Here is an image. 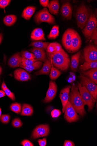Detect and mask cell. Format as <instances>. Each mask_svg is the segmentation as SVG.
Here are the masks:
<instances>
[{
    "label": "cell",
    "mask_w": 97,
    "mask_h": 146,
    "mask_svg": "<svg viewBox=\"0 0 97 146\" xmlns=\"http://www.w3.org/2000/svg\"><path fill=\"white\" fill-rule=\"evenodd\" d=\"M48 55L55 67L63 71L68 69L70 65V59L63 49L59 51L49 53Z\"/></svg>",
    "instance_id": "6da1fadb"
},
{
    "label": "cell",
    "mask_w": 97,
    "mask_h": 146,
    "mask_svg": "<svg viewBox=\"0 0 97 146\" xmlns=\"http://www.w3.org/2000/svg\"><path fill=\"white\" fill-rule=\"evenodd\" d=\"M77 113L81 116L86 114L84 101L78 91V88L74 84L71 87L69 100Z\"/></svg>",
    "instance_id": "7a4b0ae2"
},
{
    "label": "cell",
    "mask_w": 97,
    "mask_h": 146,
    "mask_svg": "<svg viewBox=\"0 0 97 146\" xmlns=\"http://www.w3.org/2000/svg\"><path fill=\"white\" fill-rule=\"evenodd\" d=\"M90 11L84 4L81 5L78 8L76 17L78 27L82 29L86 25L90 16Z\"/></svg>",
    "instance_id": "3957f363"
},
{
    "label": "cell",
    "mask_w": 97,
    "mask_h": 146,
    "mask_svg": "<svg viewBox=\"0 0 97 146\" xmlns=\"http://www.w3.org/2000/svg\"><path fill=\"white\" fill-rule=\"evenodd\" d=\"M77 87L85 105H86L88 106V111L91 110L94 107L96 101L84 86H81L80 83H78Z\"/></svg>",
    "instance_id": "277c9868"
},
{
    "label": "cell",
    "mask_w": 97,
    "mask_h": 146,
    "mask_svg": "<svg viewBox=\"0 0 97 146\" xmlns=\"http://www.w3.org/2000/svg\"><path fill=\"white\" fill-rule=\"evenodd\" d=\"M80 84L84 86L90 93L96 101L97 98V86L91 79L82 74L80 76Z\"/></svg>",
    "instance_id": "5b68a950"
},
{
    "label": "cell",
    "mask_w": 97,
    "mask_h": 146,
    "mask_svg": "<svg viewBox=\"0 0 97 146\" xmlns=\"http://www.w3.org/2000/svg\"><path fill=\"white\" fill-rule=\"evenodd\" d=\"M34 20L38 24L42 22L53 24L55 22L54 17L50 14L47 8H44L38 12L35 16Z\"/></svg>",
    "instance_id": "8992f818"
},
{
    "label": "cell",
    "mask_w": 97,
    "mask_h": 146,
    "mask_svg": "<svg viewBox=\"0 0 97 146\" xmlns=\"http://www.w3.org/2000/svg\"><path fill=\"white\" fill-rule=\"evenodd\" d=\"M97 21L94 15L90 16L85 27L83 29L82 32L84 36L89 40L90 36L94 30L96 28Z\"/></svg>",
    "instance_id": "52a82bcc"
},
{
    "label": "cell",
    "mask_w": 97,
    "mask_h": 146,
    "mask_svg": "<svg viewBox=\"0 0 97 146\" xmlns=\"http://www.w3.org/2000/svg\"><path fill=\"white\" fill-rule=\"evenodd\" d=\"M64 113V118L69 123L76 122L79 120V115L69 101L65 106Z\"/></svg>",
    "instance_id": "ba28073f"
},
{
    "label": "cell",
    "mask_w": 97,
    "mask_h": 146,
    "mask_svg": "<svg viewBox=\"0 0 97 146\" xmlns=\"http://www.w3.org/2000/svg\"><path fill=\"white\" fill-rule=\"evenodd\" d=\"M84 54L86 61H97V48L94 45L87 46L84 49Z\"/></svg>",
    "instance_id": "9c48e42d"
},
{
    "label": "cell",
    "mask_w": 97,
    "mask_h": 146,
    "mask_svg": "<svg viewBox=\"0 0 97 146\" xmlns=\"http://www.w3.org/2000/svg\"><path fill=\"white\" fill-rule=\"evenodd\" d=\"M49 127L48 125H40L38 126L34 130L32 135L34 139L40 137H46L49 132Z\"/></svg>",
    "instance_id": "30bf717a"
},
{
    "label": "cell",
    "mask_w": 97,
    "mask_h": 146,
    "mask_svg": "<svg viewBox=\"0 0 97 146\" xmlns=\"http://www.w3.org/2000/svg\"><path fill=\"white\" fill-rule=\"evenodd\" d=\"M73 30L71 29H67L62 37V44L65 49L69 50L71 46Z\"/></svg>",
    "instance_id": "8fae6325"
},
{
    "label": "cell",
    "mask_w": 97,
    "mask_h": 146,
    "mask_svg": "<svg viewBox=\"0 0 97 146\" xmlns=\"http://www.w3.org/2000/svg\"><path fill=\"white\" fill-rule=\"evenodd\" d=\"M57 90V87L55 82L50 81L49 88L47 92L44 102L46 103L51 101L56 96Z\"/></svg>",
    "instance_id": "7c38bea8"
},
{
    "label": "cell",
    "mask_w": 97,
    "mask_h": 146,
    "mask_svg": "<svg viewBox=\"0 0 97 146\" xmlns=\"http://www.w3.org/2000/svg\"><path fill=\"white\" fill-rule=\"evenodd\" d=\"M81 44L82 41L80 36L74 30L71 46L69 51L72 52L77 51L80 48Z\"/></svg>",
    "instance_id": "4fadbf2b"
},
{
    "label": "cell",
    "mask_w": 97,
    "mask_h": 146,
    "mask_svg": "<svg viewBox=\"0 0 97 146\" xmlns=\"http://www.w3.org/2000/svg\"><path fill=\"white\" fill-rule=\"evenodd\" d=\"M71 87V86H69L63 89L60 93L59 97L62 103L63 106L62 112L63 113H64L65 106L69 100Z\"/></svg>",
    "instance_id": "5bb4252c"
},
{
    "label": "cell",
    "mask_w": 97,
    "mask_h": 146,
    "mask_svg": "<svg viewBox=\"0 0 97 146\" xmlns=\"http://www.w3.org/2000/svg\"><path fill=\"white\" fill-rule=\"evenodd\" d=\"M14 76L17 80L21 81H26L31 80V78L26 71L23 69H18L14 72Z\"/></svg>",
    "instance_id": "9a60e30c"
},
{
    "label": "cell",
    "mask_w": 97,
    "mask_h": 146,
    "mask_svg": "<svg viewBox=\"0 0 97 146\" xmlns=\"http://www.w3.org/2000/svg\"><path fill=\"white\" fill-rule=\"evenodd\" d=\"M30 50L34 54L35 59L38 61L44 62L46 59V52L44 49L34 47Z\"/></svg>",
    "instance_id": "2e32d148"
},
{
    "label": "cell",
    "mask_w": 97,
    "mask_h": 146,
    "mask_svg": "<svg viewBox=\"0 0 97 146\" xmlns=\"http://www.w3.org/2000/svg\"><path fill=\"white\" fill-rule=\"evenodd\" d=\"M22 57L19 52L16 53L9 59L8 64L11 68L20 67L22 62Z\"/></svg>",
    "instance_id": "e0dca14e"
},
{
    "label": "cell",
    "mask_w": 97,
    "mask_h": 146,
    "mask_svg": "<svg viewBox=\"0 0 97 146\" xmlns=\"http://www.w3.org/2000/svg\"><path fill=\"white\" fill-rule=\"evenodd\" d=\"M61 12L63 17L67 20L71 19L73 12V8L69 2L64 3L62 6Z\"/></svg>",
    "instance_id": "ac0fdd59"
},
{
    "label": "cell",
    "mask_w": 97,
    "mask_h": 146,
    "mask_svg": "<svg viewBox=\"0 0 97 146\" xmlns=\"http://www.w3.org/2000/svg\"><path fill=\"white\" fill-rule=\"evenodd\" d=\"M31 38L33 41L46 40L44 31L40 28L35 29L31 34Z\"/></svg>",
    "instance_id": "d6986e66"
},
{
    "label": "cell",
    "mask_w": 97,
    "mask_h": 146,
    "mask_svg": "<svg viewBox=\"0 0 97 146\" xmlns=\"http://www.w3.org/2000/svg\"><path fill=\"white\" fill-rule=\"evenodd\" d=\"M43 67L39 71L36 72L37 75L42 74H48L50 72L51 67V64L50 61L46 59L44 62Z\"/></svg>",
    "instance_id": "ffe728a7"
},
{
    "label": "cell",
    "mask_w": 97,
    "mask_h": 146,
    "mask_svg": "<svg viewBox=\"0 0 97 146\" xmlns=\"http://www.w3.org/2000/svg\"><path fill=\"white\" fill-rule=\"evenodd\" d=\"M81 73L87 76L96 84H97V68L91 69L86 71H81Z\"/></svg>",
    "instance_id": "44dd1931"
},
{
    "label": "cell",
    "mask_w": 97,
    "mask_h": 146,
    "mask_svg": "<svg viewBox=\"0 0 97 146\" xmlns=\"http://www.w3.org/2000/svg\"><path fill=\"white\" fill-rule=\"evenodd\" d=\"M81 54V51H80L71 57V68L74 72H76L78 70Z\"/></svg>",
    "instance_id": "7402d4cb"
},
{
    "label": "cell",
    "mask_w": 97,
    "mask_h": 146,
    "mask_svg": "<svg viewBox=\"0 0 97 146\" xmlns=\"http://www.w3.org/2000/svg\"><path fill=\"white\" fill-rule=\"evenodd\" d=\"M36 9V7L34 6L28 7L23 11L22 17L26 20H30L34 14Z\"/></svg>",
    "instance_id": "603a6c76"
},
{
    "label": "cell",
    "mask_w": 97,
    "mask_h": 146,
    "mask_svg": "<svg viewBox=\"0 0 97 146\" xmlns=\"http://www.w3.org/2000/svg\"><path fill=\"white\" fill-rule=\"evenodd\" d=\"M59 1L57 0H53L49 3L48 7L50 12L52 15H57L59 9Z\"/></svg>",
    "instance_id": "cb8c5ba5"
},
{
    "label": "cell",
    "mask_w": 97,
    "mask_h": 146,
    "mask_svg": "<svg viewBox=\"0 0 97 146\" xmlns=\"http://www.w3.org/2000/svg\"><path fill=\"white\" fill-rule=\"evenodd\" d=\"M97 68V61L92 62L86 61L84 64L79 66V69L83 71Z\"/></svg>",
    "instance_id": "d4e9b609"
},
{
    "label": "cell",
    "mask_w": 97,
    "mask_h": 146,
    "mask_svg": "<svg viewBox=\"0 0 97 146\" xmlns=\"http://www.w3.org/2000/svg\"><path fill=\"white\" fill-rule=\"evenodd\" d=\"M43 64L42 62L40 61H38L35 62L32 64L26 66H20V67L23 68L26 71L30 72L32 71L39 69Z\"/></svg>",
    "instance_id": "484cf974"
},
{
    "label": "cell",
    "mask_w": 97,
    "mask_h": 146,
    "mask_svg": "<svg viewBox=\"0 0 97 146\" xmlns=\"http://www.w3.org/2000/svg\"><path fill=\"white\" fill-rule=\"evenodd\" d=\"M33 113V109L32 106L27 104H24L23 105L21 115H31Z\"/></svg>",
    "instance_id": "4316f807"
},
{
    "label": "cell",
    "mask_w": 97,
    "mask_h": 146,
    "mask_svg": "<svg viewBox=\"0 0 97 146\" xmlns=\"http://www.w3.org/2000/svg\"><path fill=\"white\" fill-rule=\"evenodd\" d=\"M62 49L61 46L59 43L54 42L50 43L47 50L49 53H52L60 51Z\"/></svg>",
    "instance_id": "83f0119b"
},
{
    "label": "cell",
    "mask_w": 97,
    "mask_h": 146,
    "mask_svg": "<svg viewBox=\"0 0 97 146\" xmlns=\"http://www.w3.org/2000/svg\"><path fill=\"white\" fill-rule=\"evenodd\" d=\"M50 61L51 64V67L50 71L49 77L53 80H55L62 74V73L58 69L55 68L53 66L51 60Z\"/></svg>",
    "instance_id": "f1b7e54d"
},
{
    "label": "cell",
    "mask_w": 97,
    "mask_h": 146,
    "mask_svg": "<svg viewBox=\"0 0 97 146\" xmlns=\"http://www.w3.org/2000/svg\"><path fill=\"white\" fill-rule=\"evenodd\" d=\"M17 17L14 15L6 16L4 19L3 21L5 25L10 26L14 24L17 21Z\"/></svg>",
    "instance_id": "f546056e"
},
{
    "label": "cell",
    "mask_w": 97,
    "mask_h": 146,
    "mask_svg": "<svg viewBox=\"0 0 97 146\" xmlns=\"http://www.w3.org/2000/svg\"><path fill=\"white\" fill-rule=\"evenodd\" d=\"M50 43L49 42L36 41L32 42L29 46H32L34 47L43 48L46 50Z\"/></svg>",
    "instance_id": "4dcf8cb0"
},
{
    "label": "cell",
    "mask_w": 97,
    "mask_h": 146,
    "mask_svg": "<svg viewBox=\"0 0 97 146\" xmlns=\"http://www.w3.org/2000/svg\"><path fill=\"white\" fill-rule=\"evenodd\" d=\"M59 27L58 25H55L53 26L50 33L48 37L50 39H54L57 38L59 35Z\"/></svg>",
    "instance_id": "1f68e13d"
},
{
    "label": "cell",
    "mask_w": 97,
    "mask_h": 146,
    "mask_svg": "<svg viewBox=\"0 0 97 146\" xmlns=\"http://www.w3.org/2000/svg\"><path fill=\"white\" fill-rule=\"evenodd\" d=\"M10 109L12 111L17 113L19 114L21 112L22 106L18 103H12L10 106Z\"/></svg>",
    "instance_id": "d6a6232c"
},
{
    "label": "cell",
    "mask_w": 97,
    "mask_h": 146,
    "mask_svg": "<svg viewBox=\"0 0 97 146\" xmlns=\"http://www.w3.org/2000/svg\"><path fill=\"white\" fill-rule=\"evenodd\" d=\"M21 56L22 58L26 59H35L33 53L27 51H23L21 53Z\"/></svg>",
    "instance_id": "836d02e7"
},
{
    "label": "cell",
    "mask_w": 97,
    "mask_h": 146,
    "mask_svg": "<svg viewBox=\"0 0 97 146\" xmlns=\"http://www.w3.org/2000/svg\"><path fill=\"white\" fill-rule=\"evenodd\" d=\"M38 61L36 59H28L22 58L21 65L23 66H28Z\"/></svg>",
    "instance_id": "e575fe53"
},
{
    "label": "cell",
    "mask_w": 97,
    "mask_h": 146,
    "mask_svg": "<svg viewBox=\"0 0 97 146\" xmlns=\"http://www.w3.org/2000/svg\"><path fill=\"white\" fill-rule=\"evenodd\" d=\"M12 125L14 127L19 128L21 127L22 123L19 118H16L13 120L12 122Z\"/></svg>",
    "instance_id": "d590c367"
},
{
    "label": "cell",
    "mask_w": 97,
    "mask_h": 146,
    "mask_svg": "<svg viewBox=\"0 0 97 146\" xmlns=\"http://www.w3.org/2000/svg\"><path fill=\"white\" fill-rule=\"evenodd\" d=\"M10 118V117L9 115L3 114L0 117V120L3 124H6L9 122Z\"/></svg>",
    "instance_id": "8d00e7d4"
},
{
    "label": "cell",
    "mask_w": 97,
    "mask_h": 146,
    "mask_svg": "<svg viewBox=\"0 0 97 146\" xmlns=\"http://www.w3.org/2000/svg\"><path fill=\"white\" fill-rule=\"evenodd\" d=\"M6 94L11 100L13 101H15V94L11 92L10 90L7 88L4 91Z\"/></svg>",
    "instance_id": "74e56055"
},
{
    "label": "cell",
    "mask_w": 97,
    "mask_h": 146,
    "mask_svg": "<svg viewBox=\"0 0 97 146\" xmlns=\"http://www.w3.org/2000/svg\"><path fill=\"white\" fill-rule=\"evenodd\" d=\"M9 0H0V8L5 9L11 2Z\"/></svg>",
    "instance_id": "f35d334b"
},
{
    "label": "cell",
    "mask_w": 97,
    "mask_h": 146,
    "mask_svg": "<svg viewBox=\"0 0 97 146\" xmlns=\"http://www.w3.org/2000/svg\"><path fill=\"white\" fill-rule=\"evenodd\" d=\"M61 114V112L59 110L55 109L52 111L51 112V116L53 118L58 117Z\"/></svg>",
    "instance_id": "ab89813d"
},
{
    "label": "cell",
    "mask_w": 97,
    "mask_h": 146,
    "mask_svg": "<svg viewBox=\"0 0 97 146\" xmlns=\"http://www.w3.org/2000/svg\"><path fill=\"white\" fill-rule=\"evenodd\" d=\"M90 38L94 42V44L97 45V28L94 30L90 36Z\"/></svg>",
    "instance_id": "60d3db41"
},
{
    "label": "cell",
    "mask_w": 97,
    "mask_h": 146,
    "mask_svg": "<svg viewBox=\"0 0 97 146\" xmlns=\"http://www.w3.org/2000/svg\"><path fill=\"white\" fill-rule=\"evenodd\" d=\"M23 146H34V144L29 140L25 139L21 143Z\"/></svg>",
    "instance_id": "b9f144b4"
},
{
    "label": "cell",
    "mask_w": 97,
    "mask_h": 146,
    "mask_svg": "<svg viewBox=\"0 0 97 146\" xmlns=\"http://www.w3.org/2000/svg\"><path fill=\"white\" fill-rule=\"evenodd\" d=\"M40 146H46L47 144V140L46 138H44L42 139H39L38 140Z\"/></svg>",
    "instance_id": "7bdbcfd3"
},
{
    "label": "cell",
    "mask_w": 97,
    "mask_h": 146,
    "mask_svg": "<svg viewBox=\"0 0 97 146\" xmlns=\"http://www.w3.org/2000/svg\"><path fill=\"white\" fill-rule=\"evenodd\" d=\"M39 2L42 6L44 7H48L49 5L48 0H40Z\"/></svg>",
    "instance_id": "ee69618b"
},
{
    "label": "cell",
    "mask_w": 97,
    "mask_h": 146,
    "mask_svg": "<svg viewBox=\"0 0 97 146\" xmlns=\"http://www.w3.org/2000/svg\"><path fill=\"white\" fill-rule=\"evenodd\" d=\"M64 146H75L74 143L71 141L66 140L64 143Z\"/></svg>",
    "instance_id": "f6af8a7d"
},
{
    "label": "cell",
    "mask_w": 97,
    "mask_h": 146,
    "mask_svg": "<svg viewBox=\"0 0 97 146\" xmlns=\"http://www.w3.org/2000/svg\"><path fill=\"white\" fill-rule=\"evenodd\" d=\"M70 76H71L69 78L70 82H72L75 81L76 79L75 75L73 73H71Z\"/></svg>",
    "instance_id": "bcb514c9"
},
{
    "label": "cell",
    "mask_w": 97,
    "mask_h": 146,
    "mask_svg": "<svg viewBox=\"0 0 97 146\" xmlns=\"http://www.w3.org/2000/svg\"><path fill=\"white\" fill-rule=\"evenodd\" d=\"M6 94L4 91L3 90H0V98L4 97Z\"/></svg>",
    "instance_id": "7dc6e473"
},
{
    "label": "cell",
    "mask_w": 97,
    "mask_h": 146,
    "mask_svg": "<svg viewBox=\"0 0 97 146\" xmlns=\"http://www.w3.org/2000/svg\"><path fill=\"white\" fill-rule=\"evenodd\" d=\"M1 88L4 91L7 88L5 82L3 81L1 86Z\"/></svg>",
    "instance_id": "c3c4849f"
},
{
    "label": "cell",
    "mask_w": 97,
    "mask_h": 146,
    "mask_svg": "<svg viewBox=\"0 0 97 146\" xmlns=\"http://www.w3.org/2000/svg\"><path fill=\"white\" fill-rule=\"evenodd\" d=\"M3 38V36L2 33H0V44H1Z\"/></svg>",
    "instance_id": "681fc988"
},
{
    "label": "cell",
    "mask_w": 97,
    "mask_h": 146,
    "mask_svg": "<svg viewBox=\"0 0 97 146\" xmlns=\"http://www.w3.org/2000/svg\"><path fill=\"white\" fill-rule=\"evenodd\" d=\"M2 114V110L1 108H0V117H1Z\"/></svg>",
    "instance_id": "f907efd6"
},
{
    "label": "cell",
    "mask_w": 97,
    "mask_h": 146,
    "mask_svg": "<svg viewBox=\"0 0 97 146\" xmlns=\"http://www.w3.org/2000/svg\"><path fill=\"white\" fill-rule=\"evenodd\" d=\"M2 69L1 66H0V75L1 74L2 72Z\"/></svg>",
    "instance_id": "816d5d0a"
}]
</instances>
